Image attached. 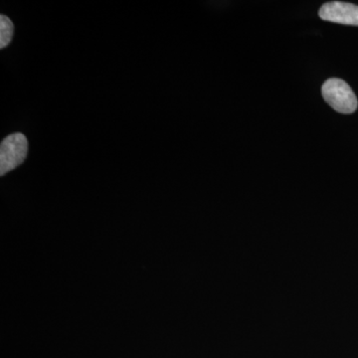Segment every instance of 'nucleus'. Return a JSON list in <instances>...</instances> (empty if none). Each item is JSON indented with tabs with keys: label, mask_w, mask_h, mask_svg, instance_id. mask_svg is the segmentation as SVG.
<instances>
[{
	"label": "nucleus",
	"mask_w": 358,
	"mask_h": 358,
	"mask_svg": "<svg viewBox=\"0 0 358 358\" xmlns=\"http://www.w3.org/2000/svg\"><path fill=\"white\" fill-rule=\"evenodd\" d=\"M324 101L341 114L350 115L357 110L358 102L350 85L338 78L327 80L322 87Z\"/></svg>",
	"instance_id": "obj_1"
},
{
	"label": "nucleus",
	"mask_w": 358,
	"mask_h": 358,
	"mask_svg": "<svg viewBox=\"0 0 358 358\" xmlns=\"http://www.w3.org/2000/svg\"><path fill=\"white\" fill-rule=\"evenodd\" d=\"M28 155V141L25 134L15 133L6 136L0 145V174L13 171L23 164Z\"/></svg>",
	"instance_id": "obj_2"
},
{
	"label": "nucleus",
	"mask_w": 358,
	"mask_h": 358,
	"mask_svg": "<svg viewBox=\"0 0 358 358\" xmlns=\"http://www.w3.org/2000/svg\"><path fill=\"white\" fill-rule=\"evenodd\" d=\"M319 15L329 22L358 26V6L348 2H327L320 7Z\"/></svg>",
	"instance_id": "obj_3"
},
{
	"label": "nucleus",
	"mask_w": 358,
	"mask_h": 358,
	"mask_svg": "<svg viewBox=\"0 0 358 358\" xmlns=\"http://www.w3.org/2000/svg\"><path fill=\"white\" fill-rule=\"evenodd\" d=\"M14 25L7 16H0V48L4 49L13 41Z\"/></svg>",
	"instance_id": "obj_4"
}]
</instances>
